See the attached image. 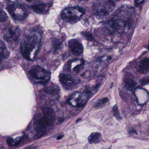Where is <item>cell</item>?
<instances>
[{
  "instance_id": "6da1fadb",
  "label": "cell",
  "mask_w": 149,
  "mask_h": 149,
  "mask_svg": "<svg viewBox=\"0 0 149 149\" xmlns=\"http://www.w3.org/2000/svg\"><path fill=\"white\" fill-rule=\"evenodd\" d=\"M41 44V36L37 31L27 32L22 40L21 51L26 59L33 60L39 51Z\"/></svg>"
},
{
  "instance_id": "7a4b0ae2",
  "label": "cell",
  "mask_w": 149,
  "mask_h": 149,
  "mask_svg": "<svg viewBox=\"0 0 149 149\" xmlns=\"http://www.w3.org/2000/svg\"><path fill=\"white\" fill-rule=\"evenodd\" d=\"M115 6V3L112 1H98L93 5V12L95 17L102 19L110 14L114 8Z\"/></svg>"
},
{
  "instance_id": "3957f363",
  "label": "cell",
  "mask_w": 149,
  "mask_h": 149,
  "mask_svg": "<svg viewBox=\"0 0 149 149\" xmlns=\"http://www.w3.org/2000/svg\"><path fill=\"white\" fill-rule=\"evenodd\" d=\"M85 14L84 9L74 6L65 9L62 11L61 15L64 21L70 23H74L81 20Z\"/></svg>"
},
{
  "instance_id": "277c9868",
  "label": "cell",
  "mask_w": 149,
  "mask_h": 149,
  "mask_svg": "<svg viewBox=\"0 0 149 149\" xmlns=\"http://www.w3.org/2000/svg\"><path fill=\"white\" fill-rule=\"evenodd\" d=\"M30 78L39 84H45L50 80L51 74L49 71L39 66L32 67L29 71Z\"/></svg>"
},
{
  "instance_id": "5b68a950",
  "label": "cell",
  "mask_w": 149,
  "mask_h": 149,
  "mask_svg": "<svg viewBox=\"0 0 149 149\" xmlns=\"http://www.w3.org/2000/svg\"><path fill=\"white\" fill-rule=\"evenodd\" d=\"M7 9L12 17L17 21L24 20L29 15L28 8L26 5L23 3H14L9 4Z\"/></svg>"
},
{
  "instance_id": "8992f818",
  "label": "cell",
  "mask_w": 149,
  "mask_h": 149,
  "mask_svg": "<svg viewBox=\"0 0 149 149\" xmlns=\"http://www.w3.org/2000/svg\"><path fill=\"white\" fill-rule=\"evenodd\" d=\"M59 79L64 87L69 90L76 88L80 83V80L65 73L60 74Z\"/></svg>"
},
{
  "instance_id": "52a82bcc",
  "label": "cell",
  "mask_w": 149,
  "mask_h": 149,
  "mask_svg": "<svg viewBox=\"0 0 149 149\" xmlns=\"http://www.w3.org/2000/svg\"><path fill=\"white\" fill-rule=\"evenodd\" d=\"M90 94V92L88 91L84 92L83 93L76 92L72 94L69 99V102L72 105L75 104L76 106H82L87 101Z\"/></svg>"
},
{
  "instance_id": "ba28073f",
  "label": "cell",
  "mask_w": 149,
  "mask_h": 149,
  "mask_svg": "<svg viewBox=\"0 0 149 149\" xmlns=\"http://www.w3.org/2000/svg\"><path fill=\"white\" fill-rule=\"evenodd\" d=\"M21 35L18 27L12 26L7 29L3 34V38L6 41L15 42L17 41Z\"/></svg>"
},
{
  "instance_id": "9c48e42d",
  "label": "cell",
  "mask_w": 149,
  "mask_h": 149,
  "mask_svg": "<svg viewBox=\"0 0 149 149\" xmlns=\"http://www.w3.org/2000/svg\"><path fill=\"white\" fill-rule=\"evenodd\" d=\"M34 126L38 134L42 135L44 133L49 127L43 116L40 114L37 115L34 119Z\"/></svg>"
},
{
  "instance_id": "30bf717a",
  "label": "cell",
  "mask_w": 149,
  "mask_h": 149,
  "mask_svg": "<svg viewBox=\"0 0 149 149\" xmlns=\"http://www.w3.org/2000/svg\"><path fill=\"white\" fill-rule=\"evenodd\" d=\"M43 117L48 126H52L55 122L56 114L54 111L49 107H44L42 108Z\"/></svg>"
},
{
  "instance_id": "8fae6325",
  "label": "cell",
  "mask_w": 149,
  "mask_h": 149,
  "mask_svg": "<svg viewBox=\"0 0 149 149\" xmlns=\"http://www.w3.org/2000/svg\"><path fill=\"white\" fill-rule=\"evenodd\" d=\"M85 61L82 59H77L70 60L68 63V68L72 72L78 73L83 68Z\"/></svg>"
},
{
  "instance_id": "7c38bea8",
  "label": "cell",
  "mask_w": 149,
  "mask_h": 149,
  "mask_svg": "<svg viewBox=\"0 0 149 149\" xmlns=\"http://www.w3.org/2000/svg\"><path fill=\"white\" fill-rule=\"evenodd\" d=\"M123 82L127 90L133 91L136 87V84L135 77L132 73L127 72L123 77Z\"/></svg>"
},
{
  "instance_id": "4fadbf2b",
  "label": "cell",
  "mask_w": 149,
  "mask_h": 149,
  "mask_svg": "<svg viewBox=\"0 0 149 149\" xmlns=\"http://www.w3.org/2000/svg\"><path fill=\"white\" fill-rule=\"evenodd\" d=\"M69 48L75 56L81 55L83 52V47L80 42L76 39H72L68 43Z\"/></svg>"
},
{
  "instance_id": "5bb4252c",
  "label": "cell",
  "mask_w": 149,
  "mask_h": 149,
  "mask_svg": "<svg viewBox=\"0 0 149 149\" xmlns=\"http://www.w3.org/2000/svg\"><path fill=\"white\" fill-rule=\"evenodd\" d=\"M51 3H41L34 4L31 6V8L38 14H46L49 10Z\"/></svg>"
},
{
  "instance_id": "9a60e30c",
  "label": "cell",
  "mask_w": 149,
  "mask_h": 149,
  "mask_svg": "<svg viewBox=\"0 0 149 149\" xmlns=\"http://www.w3.org/2000/svg\"><path fill=\"white\" fill-rule=\"evenodd\" d=\"M10 56V52L7 49L5 43L0 40V63L3 59L8 58Z\"/></svg>"
},
{
  "instance_id": "2e32d148",
  "label": "cell",
  "mask_w": 149,
  "mask_h": 149,
  "mask_svg": "<svg viewBox=\"0 0 149 149\" xmlns=\"http://www.w3.org/2000/svg\"><path fill=\"white\" fill-rule=\"evenodd\" d=\"M59 87L55 84H52L45 88L44 92L49 95H56L60 92Z\"/></svg>"
},
{
  "instance_id": "e0dca14e",
  "label": "cell",
  "mask_w": 149,
  "mask_h": 149,
  "mask_svg": "<svg viewBox=\"0 0 149 149\" xmlns=\"http://www.w3.org/2000/svg\"><path fill=\"white\" fill-rule=\"evenodd\" d=\"M149 71V59L145 58L141 60L139 66V71L142 74H146Z\"/></svg>"
},
{
  "instance_id": "ac0fdd59",
  "label": "cell",
  "mask_w": 149,
  "mask_h": 149,
  "mask_svg": "<svg viewBox=\"0 0 149 149\" xmlns=\"http://www.w3.org/2000/svg\"><path fill=\"white\" fill-rule=\"evenodd\" d=\"M101 139V134L97 132L92 133L88 137V141L90 143H98L100 141Z\"/></svg>"
},
{
  "instance_id": "d6986e66",
  "label": "cell",
  "mask_w": 149,
  "mask_h": 149,
  "mask_svg": "<svg viewBox=\"0 0 149 149\" xmlns=\"http://www.w3.org/2000/svg\"><path fill=\"white\" fill-rule=\"evenodd\" d=\"M113 113L114 116L115 117V118H116L117 120H120L121 119L117 105H115V106L113 107Z\"/></svg>"
},
{
  "instance_id": "ffe728a7",
  "label": "cell",
  "mask_w": 149,
  "mask_h": 149,
  "mask_svg": "<svg viewBox=\"0 0 149 149\" xmlns=\"http://www.w3.org/2000/svg\"><path fill=\"white\" fill-rule=\"evenodd\" d=\"M8 18V15L3 10H0V22H6Z\"/></svg>"
},
{
  "instance_id": "44dd1931",
  "label": "cell",
  "mask_w": 149,
  "mask_h": 149,
  "mask_svg": "<svg viewBox=\"0 0 149 149\" xmlns=\"http://www.w3.org/2000/svg\"><path fill=\"white\" fill-rule=\"evenodd\" d=\"M141 84L142 85H149V76L144 77L143 78L141 81H140Z\"/></svg>"
},
{
  "instance_id": "7402d4cb",
  "label": "cell",
  "mask_w": 149,
  "mask_h": 149,
  "mask_svg": "<svg viewBox=\"0 0 149 149\" xmlns=\"http://www.w3.org/2000/svg\"><path fill=\"white\" fill-rule=\"evenodd\" d=\"M109 99L107 98H105L104 99H102L99 100L97 101L96 103V106H101V105H103L105 103H107Z\"/></svg>"
},
{
  "instance_id": "603a6c76",
  "label": "cell",
  "mask_w": 149,
  "mask_h": 149,
  "mask_svg": "<svg viewBox=\"0 0 149 149\" xmlns=\"http://www.w3.org/2000/svg\"><path fill=\"white\" fill-rule=\"evenodd\" d=\"M83 36H85L86 39H88V40H93V35L91 33L89 32H84L82 33Z\"/></svg>"
},
{
  "instance_id": "cb8c5ba5",
  "label": "cell",
  "mask_w": 149,
  "mask_h": 149,
  "mask_svg": "<svg viewBox=\"0 0 149 149\" xmlns=\"http://www.w3.org/2000/svg\"><path fill=\"white\" fill-rule=\"evenodd\" d=\"M7 143L9 146H13L15 145L16 141L12 138H9L7 141Z\"/></svg>"
},
{
  "instance_id": "d4e9b609",
  "label": "cell",
  "mask_w": 149,
  "mask_h": 149,
  "mask_svg": "<svg viewBox=\"0 0 149 149\" xmlns=\"http://www.w3.org/2000/svg\"><path fill=\"white\" fill-rule=\"evenodd\" d=\"M64 137L63 135H59L58 136L57 138V140H60L61 139H62V138H63V137Z\"/></svg>"
},
{
  "instance_id": "484cf974",
  "label": "cell",
  "mask_w": 149,
  "mask_h": 149,
  "mask_svg": "<svg viewBox=\"0 0 149 149\" xmlns=\"http://www.w3.org/2000/svg\"><path fill=\"white\" fill-rule=\"evenodd\" d=\"M81 120V118H79V119H78V120H76V122H79Z\"/></svg>"
},
{
  "instance_id": "4316f807",
  "label": "cell",
  "mask_w": 149,
  "mask_h": 149,
  "mask_svg": "<svg viewBox=\"0 0 149 149\" xmlns=\"http://www.w3.org/2000/svg\"><path fill=\"white\" fill-rule=\"evenodd\" d=\"M2 69V66L1 64V63H0V70Z\"/></svg>"
}]
</instances>
